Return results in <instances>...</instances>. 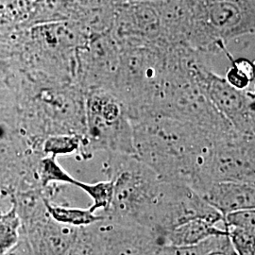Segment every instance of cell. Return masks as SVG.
<instances>
[{"instance_id":"obj_13","label":"cell","mask_w":255,"mask_h":255,"mask_svg":"<svg viewBox=\"0 0 255 255\" xmlns=\"http://www.w3.org/2000/svg\"><path fill=\"white\" fill-rule=\"evenodd\" d=\"M199 194L223 217L237 210L255 209V183L213 182Z\"/></svg>"},{"instance_id":"obj_11","label":"cell","mask_w":255,"mask_h":255,"mask_svg":"<svg viewBox=\"0 0 255 255\" xmlns=\"http://www.w3.org/2000/svg\"><path fill=\"white\" fill-rule=\"evenodd\" d=\"M76 227L61 224L49 215L36 222L21 227L34 255H64L71 245Z\"/></svg>"},{"instance_id":"obj_4","label":"cell","mask_w":255,"mask_h":255,"mask_svg":"<svg viewBox=\"0 0 255 255\" xmlns=\"http://www.w3.org/2000/svg\"><path fill=\"white\" fill-rule=\"evenodd\" d=\"M85 125L80 159H91L98 151L134 155L127 109L112 92L101 89L85 94Z\"/></svg>"},{"instance_id":"obj_19","label":"cell","mask_w":255,"mask_h":255,"mask_svg":"<svg viewBox=\"0 0 255 255\" xmlns=\"http://www.w3.org/2000/svg\"><path fill=\"white\" fill-rule=\"evenodd\" d=\"M38 182L42 187L50 183H64L74 186L77 179L68 173L53 155H45L38 162L36 168Z\"/></svg>"},{"instance_id":"obj_2","label":"cell","mask_w":255,"mask_h":255,"mask_svg":"<svg viewBox=\"0 0 255 255\" xmlns=\"http://www.w3.org/2000/svg\"><path fill=\"white\" fill-rule=\"evenodd\" d=\"M103 172L113 182L114 198L110 209L98 214L113 221L153 229V208L161 184L158 176L135 155L128 154H108Z\"/></svg>"},{"instance_id":"obj_12","label":"cell","mask_w":255,"mask_h":255,"mask_svg":"<svg viewBox=\"0 0 255 255\" xmlns=\"http://www.w3.org/2000/svg\"><path fill=\"white\" fill-rule=\"evenodd\" d=\"M155 2L160 15L162 42L168 46H187L194 27L191 0Z\"/></svg>"},{"instance_id":"obj_25","label":"cell","mask_w":255,"mask_h":255,"mask_svg":"<svg viewBox=\"0 0 255 255\" xmlns=\"http://www.w3.org/2000/svg\"><path fill=\"white\" fill-rule=\"evenodd\" d=\"M237 255H255V230L225 228Z\"/></svg>"},{"instance_id":"obj_15","label":"cell","mask_w":255,"mask_h":255,"mask_svg":"<svg viewBox=\"0 0 255 255\" xmlns=\"http://www.w3.org/2000/svg\"><path fill=\"white\" fill-rule=\"evenodd\" d=\"M11 205H13L18 215L21 227L32 224L48 216L46 199L41 186L15 192L11 199Z\"/></svg>"},{"instance_id":"obj_3","label":"cell","mask_w":255,"mask_h":255,"mask_svg":"<svg viewBox=\"0 0 255 255\" xmlns=\"http://www.w3.org/2000/svg\"><path fill=\"white\" fill-rule=\"evenodd\" d=\"M194 27L187 47L223 54L231 42L255 37V0H191Z\"/></svg>"},{"instance_id":"obj_26","label":"cell","mask_w":255,"mask_h":255,"mask_svg":"<svg viewBox=\"0 0 255 255\" xmlns=\"http://www.w3.org/2000/svg\"><path fill=\"white\" fill-rule=\"evenodd\" d=\"M255 230V209L237 210L223 217V228Z\"/></svg>"},{"instance_id":"obj_28","label":"cell","mask_w":255,"mask_h":255,"mask_svg":"<svg viewBox=\"0 0 255 255\" xmlns=\"http://www.w3.org/2000/svg\"><path fill=\"white\" fill-rule=\"evenodd\" d=\"M205 255H237L234 248L227 249V250H216V251H212Z\"/></svg>"},{"instance_id":"obj_20","label":"cell","mask_w":255,"mask_h":255,"mask_svg":"<svg viewBox=\"0 0 255 255\" xmlns=\"http://www.w3.org/2000/svg\"><path fill=\"white\" fill-rule=\"evenodd\" d=\"M233 248L227 235L209 237L200 244L194 246L161 247L155 255H205L216 250H227Z\"/></svg>"},{"instance_id":"obj_23","label":"cell","mask_w":255,"mask_h":255,"mask_svg":"<svg viewBox=\"0 0 255 255\" xmlns=\"http://www.w3.org/2000/svg\"><path fill=\"white\" fill-rule=\"evenodd\" d=\"M83 138L74 134H55L46 137L43 143V152L45 155L75 154L80 158Z\"/></svg>"},{"instance_id":"obj_21","label":"cell","mask_w":255,"mask_h":255,"mask_svg":"<svg viewBox=\"0 0 255 255\" xmlns=\"http://www.w3.org/2000/svg\"><path fill=\"white\" fill-rule=\"evenodd\" d=\"M76 188L84 192L92 200L89 209L93 213H105L110 209L114 198V184L110 180L88 183L77 180L74 185Z\"/></svg>"},{"instance_id":"obj_5","label":"cell","mask_w":255,"mask_h":255,"mask_svg":"<svg viewBox=\"0 0 255 255\" xmlns=\"http://www.w3.org/2000/svg\"><path fill=\"white\" fill-rule=\"evenodd\" d=\"M197 219L223 226V216L191 186L182 182L161 181L155 200L152 228L164 238L169 231Z\"/></svg>"},{"instance_id":"obj_29","label":"cell","mask_w":255,"mask_h":255,"mask_svg":"<svg viewBox=\"0 0 255 255\" xmlns=\"http://www.w3.org/2000/svg\"><path fill=\"white\" fill-rule=\"evenodd\" d=\"M158 0H113V2L117 5L120 3H126V2H154Z\"/></svg>"},{"instance_id":"obj_14","label":"cell","mask_w":255,"mask_h":255,"mask_svg":"<svg viewBox=\"0 0 255 255\" xmlns=\"http://www.w3.org/2000/svg\"><path fill=\"white\" fill-rule=\"evenodd\" d=\"M219 235H227V232L205 219H193L169 231L164 236V246H194Z\"/></svg>"},{"instance_id":"obj_18","label":"cell","mask_w":255,"mask_h":255,"mask_svg":"<svg viewBox=\"0 0 255 255\" xmlns=\"http://www.w3.org/2000/svg\"><path fill=\"white\" fill-rule=\"evenodd\" d=\"M223 54L227 57L231 66L227 69L225 80L232 86L239 90L252 89L255 86V65L248 58H236L230 49H226Z\"/></svg>"},{"instance_id":"obj_24","label":"cell","mask_w":255,"mask_h":255,"mask_svg":"<svg viewBox=\"0 0 255 255\" xmlns=\"http://www.w3.org/2000/svg\"><path fill=\"white\" fill-rule=\"evenodd\" d=\"M32 0H0V17L12 20L26 27Z\"/></svg>"},{"instance_id":"obj_16","label":"cell","mask_w":255,"mask_h":255,"mask_svg":"<svg viewBox=\"0 0 255 255\" xmlns=\"http://www.w3.org/2000/svg\"><path fill=\"white\" fill-rule=\"evenodd\" d=\"M46 206L48 215L55 221L76 228L91 225L103 218L101 214L93 213L89 208H80L71 205H58L46 201Z\"/></svg>"},{"instance_id":"obj_9","label":"cell","mask_w":255,"mask_h":255,"mask_svg":"<svg viewBox=\"0 0 255 255\" xmlns=\"http://www.w3.org/2000/svg\"><path fill=\"white\" fill-rule=\"evenodd\" d=\"M112 33L119 46H146L162 42L156 2H126L115 6Z\"/></svg>"},{"instance_id":"obj_1","label":"cell","mask_w":255,"mask_h":255,"mask_svg":"<svg viewBox=\"0 0 255 255\" xmlns=\"http://www.w3.org/2000/svg\"><path fill=\"white\" fill-rule=\"evenodd\" d=\"M134 155L161 181L196 189L213 146L206 131L173 117L156 113L130 120Z\"/></svg>"},{"instance_id":"obj_10","label":"cell","mask_w":255,"mask_h":255,"mask_svg":"<svg viewBox=\"0 0 255 255\" xmlns=\"http://www.w3.org/2000/svg\"><path fill=\"white\" fill-rule=\"evenodd\" d=\"M103 255H155L164 238L153 229L102 218L99 222Z\"/></svg>"},{"instance_id":"obj_17","label":"cell","mask_w":255,"mask_h":255,"mask_svg":"<svg viewBox=\"0 0 255 255\" xmlns=\"http://www.w3.org/2000/svg\"><path fill=\"white\" fill-rule=\"evenodd\" d=\"M98 222L77 229L73 241L64 255H103Z\"/></svg>"},{"instance_id":"obj_22","label":"cell","mask_w":255,"mask_h":255,"mask_svg":"<svg viewBox=\"0 0 255 255\" xmlns=\"http://www.w3.org/2000/svg\"><path fill=\"white\" fill-rule=\"evenodd\" d=\"M21 237V221L13 205L0 211V255L6 254L18 243Z\"/></svg>"},{"instance_id":"obj_6","label":"cell","mask_w":255,"mask_h":255,"mask_svg":"<svg viewBox=\"0 0 255 255\" xmlns=\"http://www.w3.org/2000/svg\"><path fill=\"white\" fill-rule=\"evenodd\" d=\"M213 182L255 183V136L233 130L213 142L197 193Z\"/></svg>"},{"instance_id":"obj_27","label":"cell","mask_w":255,"mask_h":255,"mask_svg":"<svg viewBox=\"0 0 255 255\" xmlns=\"http://www.w3.org/2000/svg\"><path fill=\"white\" fill-rule=\"evenodd\" d=\"M0 255H34V254L32 253L29 244L27 243V239L21 235L18 243L15 246L10 249L6 254Z\"/></svg>"},{"instance_id":"obj_7","label":"cell","mask_w":255,"mask_h":255,"mask_svg":"<svg viewBox=\"0 0 255 255\" xmlns=\"http://www.w3.org/2000/svg\"><path fill=\"white\" fill-rule=\"evenodd\" d=\"M120 46L111 31L94 34L77 53L75 83L86 94L112 90L119 70Z\"/></svg>"},{"instance_id":"obj_8","label":"cell","mask_w":255,"mask_h":255,"mask_svg":"<svg viewBox=\"0 0 255 255\" xmlns=\"http://www.w3.org/2000/svg\"><path fill=\"white\" fill-rule=\"evenodd\" d=\"M200 83L219 114L241 134L255 136V93L239 90L213 68L202 74Z\"/></svg>"}]
</instances>
